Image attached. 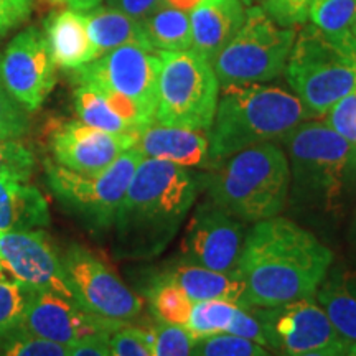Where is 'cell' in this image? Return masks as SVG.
Instances as JSON below:
<instances>
[{
	"label": "cell",
	"mask_w": 356,
	"mask_h": 356,
	"mask_svg": "<svg viewBox=\"0 0 356 356\" xmlns=\"http://www.w3.org/2000/svg\"><path fill=\"white\" fill-rule=\"evenodd\" d=\"M333 252L312 231L284 216L254 222L244 238L236 274L246 307H275L315 296Z\"/></svg>",
	"instance_id": "6da1fadb"
},
{
	"label": "cell",
	"mask_w": 356,
	"mask_h": 356,
	"mask_svg": "<svg viewBox=\"0 0 356 356\" xmlns=\"http://www.w3.org/2000/svg\"><path fill=\"white\" fill-rule=\"evenodd\" d=\"M198 190L188 168L142 159L113 225L121 256L147 259L162 254L193 208Z\"/></svg>",
	"instance_id": "7a4b0ae2"
},
{
	"label": "cell",
	"mask_w": 356,
	"mask_h": 356,
	"mask_svg": "<svg viewBox=\"0 0 356 356\" xmlns=\"http://www.w3.org/2000/svg\"><path fill=\"white\" fill-rule=\"evenodd\" d=\"M208 131L213 165L248 147L282 140L312 114L299 97L279 86L246 84L221 88Z\"/></svg>",
	"instance_id": "3957f363"
},
{
	"label": "cell",
	"mask_w": 356,
	"mask_h": 356,
	"mask_svg": "<svg viewBox=\"0 0 356 356\" xmlns=\"http://www.w3.org/2000/svg\"><path fill=\"white\" fill-rule=\"evenodd\" d=\"M208 200L244 222L277 216L289 203L291 170L275 142L239 150L204 177Z\"/></svg>",
	"instance_id": "277c9868"
},
{
	"label": "cell",
	"mask_w": 356,
	"mask_h": 356,
	"mask_svg": "<svg viewBox=\"0 0 356 356\" xmlns=\"http://www.w3.org/2000/svg\"><path fill=\"white\" fill-rule=\"evenodd\" d=\"M282 140L291 170L289 202L304 210L335 211L345 193V168L355 145L325 121H304Z\"/></svg>",
	"instance_id": "5b68a950"
},
{
	"label": "cell",
	"mask_w": 356,
	"mask_h": 356,
	"mask_svg": "<svg viewBox=\"0 0 356 356\" xmlns=\"http://www.w3.org/2000/svg\"><path fill=\"white\" fill-rule=\"evenodd\" d=\"M284 73L312 118H322L356 91V60L314 25L296 35Z\"/></svg>",
	"instance_id": "8992f818"
},
{
	"label": "cell",
	"mask_w": 356,
	"mask_h": 356,
	"mask_svg": "<svg viewBox=\"0 0 356 356\" xmlns=\"http://www.w3.org/2000/svg\"><path fill=\"white\" fill-rule=\"evenodd\" d=\"M154 121L163 126L210 131L220 81L210 61L191 50L160 51Z\"/></svg>",
	"instance_id": "52a82bcc"
},
{
	"label": "cell",
	"mask_w": 356,
	"mask_h": 356,
	"mask_svg": "<svg viewBox=\"0 0 356 356\" xmlns=\"http://www.w3.org/2000/svg\"><path fill=\"white\" fill-rule=\"evenodd\" d=\"M296 29L282 26L259 6H249L246 20L211 61L221 88L273 81L286 71Z\"/></svg>",
	"instance_id": "ba28073f"
},
{
	"label": "cell",
	"mask_w": 356,
	"mask_h": 356,
	"mask_svg": "<svg viewBox=\"0 0 356 356\" xmlns=\"http://www.w3.org/2000/svg\"><path fill=\"white\" fill-rule=\"evenodd\" d=\"M144 155L132 147L119 155L113 165L95 175L47 162L44 177L53 195L71 215L78 216L89 228L106 229L114 225L115 213Z\"/></svg>",
	"instance_id": "9c48e42d"
},
{
	"label": "cell",
	"mask_w": 356,
	"mask_h": 356,
	"mask_svg": "<svg viewBox=\"0 0 356 356\" xmlns=\"http://www.w3.org/2000/svg\"><path fill=\"white\" fill-rule=\"evenodd\" d=\"M61 262L74 300L89 314L122 325L142 314L140 297L86 248H68Z\"/></svg>",
	"instance_id": "30bf717a"
},
{
	"label": "cell",
	"mask_w": 356,
	"mask_h": 356,
	"mask_svg": "<svg viewBox=\"0 0 356 356\" xmlns=\"http://www.w3.org/2000/svg\"><path fill=\"white\" fill-rule=\"evenodd\" d=\"M264 328L267 350L280 356H296L309 351L345 346L315 296L275 307H251Z\"/></svg>",
	"instance_id": "8fae6325"
},
{
	"label": "cell",
	"mask_w": 356,
	"mask_h": 356,
	"mask_svg": "<svg viewBox=\"0 0 356 356\" xmlns=\"http://www.w3.org/2000/svg\"><path fill=\"white\" fill-rule=\"evenodd\" d=\"M73 71L78 84H91L131 97L154 119L160 71L159 53L139 44H126Z\"/></svg>",
	"instance_id": "7c38bea8"
},
{
	"label": "cell",
	"mask_w": 356,
	"mask_h": 356,
	"mask_svg": "<svg viewBox=\"0 0 356 356\" xmlns=\"http://www.w3.org/2000/svg\"><path fill=\"white\" fill-rule=\"evenodd\" d=\"M246 233L244 221L207 200L190 218L180 259L220 273H236Z\"/></svg>",
	"instance_id": "4fadbf2b"
},
{
	"label": "cell",
	"mask_w": 356,
	"mask_h": 356,
	"mask_svg": "<svg viewBox=\"0 0 356 356\" xmlns=\"http://www.w3.org/2000/svg\"><path fill=\"white\" fill-rule=\"evenodd\" d=\"M55 66L44 35L29 29L12 40L0 58V84L33 113L55 88Z\"/></svg>",
	"instance_id": "5bb4252c"
},
{
	"label": "cell",
	"mask_w": 356,
	"mask_h": 356,
	"mask_svg": "<svg viewBox=\"0 0 356 356\" xmlns=\"http://www.w3.org/2000/svg\"><path fill=\"white\" fill-rule=\"evenodd\" d=\"M121 327L122 323L89 314L70 297L30 291L19 332L71 346L89 337H111Z\"/></svg>",
	"instance_id": "9a60e30c"
},
{
	"label": "cell",
	"mask_w": 356,
	"mask_h": 356,
	"mask_svg": "<svg viewBox=\"0 0 356 356\" xmlns=\"http://www.w3.org/2000/svg\"><path fill=\"white\" fill-rule=\"evenodd\" d=\"M0 261L22 287L32 292H55L74 299L61 256L44 231L0 233Z\"/></svg>",
	"instance_id": "2e32d148"
},
{
	"label": "cell",
	"mask_w": 356,
	"mask_h": 356,
	"mask_svg": "<svg viewBox=\"0 0 356 356\" xmlns=\"http://www.w3.org/2000/svg\"><path fill=\"white\" fill-rule=\"evenodd\" d=\"M134 144L136 137L101 131L81 121L61 124L50 139L53 157L58 165L86 175L106 170L119 155L132 149Z\"/></svg>",
	"instance_id": "e0dca14e"
},
{
	"label": "cell",
	"mask_w": 356,
	"mask_h": 356,
	"mask_svg": "<svg viewBox=\"0 0 356 356\" xmlns=\"http://www.w3.org/2000/svg\"><path fill=\"white\" fill-rule=\"evenodd\" d=\"M134 149L145 159L165 160L184 168H215L208 131L163 126L154 121L137 134Z\"/></svg>",
	"instance_id": "ac0fdd59"
},
{
	"label": "cell",
	"mask_w": 356,
	"mask_h": 356,
	"mask_svg": "<svg viewBox=\"0 0 356 356\" xmlns=\"http://www.w3.org/2000/svg\"><path fill=\"white\" fill-rule=\"evenodd\" d=\"M246 10L241 0H216L193 8L190 12V50L211 63L243 26Z\"/></svg>",
	"instance_id": "d6986e66"
},
{
	"label": "cell",
	"mask_w": 356,
	"mask_h": 356,
	"mask_svg": "<svg viewBox=\"0 0 356 356\" xmlns=\"http://www.w3.org/2000/svg\"><path fill=\"white\" fill-rule=\"evenodd\" d=\"M44 38L53 61L63 70H76L97 58L83 12L66 8L53 13L44 24Z\"/></svg>",
	"instance_id": "ffe728a7"
},
{
	"label": "cell",
	"mask_w": 356,
	"mask_h": 356,
	"mask_svg": "<svg viewBox=\"0 0 356 356\" xmlns=\"http://www.w3.org/2000/svg\"><path fill=\"white\" fill-rule=\"evenodd\" d=\"M50 225L48 203L38 188L0 175V233L30 231Z\"/></svg>",
	"instance_id": "44dd1931"
},
{
	"label": "cell",
	"mask_w": 356,
	"mask_h": 356,
	"mask_svg": "<svg viewBox=\"0 0 356 356\" xmlns=\"http://www.w3.org/2000/svg\"><path fill=\"white\" fill-rule=\"evenodd\" d=\"M193 302L228 300L244 305V287L236 273H220L178 259L162 273Z\"/></svg>",
	"instance_id": "7402d4cb"
},
{
	"label": "cell",
	"mask_w": 356,
	"mask_h": 356,
	"mask_svg": "<svg viewBox=\"0 0 356 356\" xmlns=\"http://www.w3.org/2000/svg\"><path fill=\"white\" fill-rule=\"evenodd\" d=\"M315 299L325 310L343 340L356 341V270L335 267L328 270L315 292Z\"/></svg>",
	"instance_id": "603a6c76"
},
{
	"label": "cell",
	"mask_w": 356,
	"mask_h": 356,
	"mask_svg": "<svg viewBox=\"0 0 356 356\" xmlns=\"http://www.w3.org/2000/svg\"><path fill=\"white\" fill-rule=\"evenodd\" d=\"M83 13L86 17L88 33L95 44L97 58L126 44H139L150 50L142 33L140 20L132 19L115 8L99 6Z\"/></svg>",
	"instance_id": "cb8c5ba5"
},
{
	"label": "cell",
	"mask_w": 356,
	"mask_h": 356,
	"mask_svg": "<svg viewBox=\"0 0 356 356\" xmlns=\"http://www.w3.org/2000/svg\"><path fill=\"white\" fill-rule=\"evenodd\" d=\"M147 47L155 53L184 51L191 47L190 13L163 3L140 20Z\"/></svg>",
	"instance_id": "d4e9b609"
},
{
	"label": "cell",
	"mask_w": 356,
	"mask_h": 356,
	"mask_svg": "<svg viewBox=\"0 0 356 356\" xmlns=\"http://www.w3.org/2000/svg\"><path fill=\"white\" fill-rule=\"evenodd\" d=\"M309 19L325 37L356 60L351 29L356 22V0H314Z\"/></svg>",
	"instance_id": "484cf974"
},
{
	"label": "cell",
	"mask_w": 356,
	"mask_h": 356,
	"mask_svg": "<svg viewBox=\"0 0 356 356\" xmlns=\"http://www.w3.org/2000/svg\"><path fill=\"white\" fill-rule=\"evenodd\" d=\"M74 109L79 121L88 126L119 136L137 137V132L111 108L101 89L91 84H78L74 89Z\"/></svg>",
	"instance_id": "4316f807"
},
{
	"label": "cell",
	"mask_w": 356,
	"mask_h": 356,
	"mask_svg": "<svg viewBox=\"0 0 356 356\" xmlns=\"http://www.w3.org/2000/svg\"><path fill=\"white\" fill-rule=\"evenodd\" d=\"M147 300L157 322L185 328L193 300L167 275L160 273L150 280L147 289Z\"/></svg>",
	"instance_id": "83f0119b"
},
{
	"label": "cell",
	"mask_w": 356,
	"mask_h": 356,
	"mask_svg": "<svg viewBox=\"0 0 356 356\" xmlns=\"http://www.w3.org/2000/svg\"><path fill=\"white\" fill-rule=\"evenodd\" d=\"M238 307V304L228 300L193 302L185 330L190 333L195 341L228 333Z\"/></svg>",
	"instance_id": "f1b7e54d"
},
{
	"label": "cell",
	"mask_w": 356,
	"mask_h": 356,
	"mask_svg": "<svg viewBox=\"0 0 356 356\" xmlns=\"http://www.w3.org/2000/svg\"><path fill=\"white\" fill-rule=\"evenodd\" d=\"M30 291L17 282H0V341L20 330Z\"/></svg>",
	"instance_id": "f546056e"
},
{
	"label": "cell",
	"mask_w": 356,
	"mask_h": 356,
	"mask_svg": "<svg viewBox=\"0 0 356 356\" xmlns=\"http://www.w3.org/2000/svg\"><path fill=\"white\" fill-rule=\"evenodd\" d=\"M191 356H273L270 351L254 341L221 333L197 340Z\"/></svg>",
	"instance_id": "4dcf8cb0"
},
{
	"label": "cell",
	"mask_w": 356,
	"mask_h": 356,
	"mask_svg": "<svg viewBox=\"0 0 356 356\" xmlns=\"http://www.w3.org/2000/svg\"><path fill=\"white\" fill-rule=\"evenodd\" d=\"M68 346L24 332H15L0 341V356H68Z\"/></svg>",
	"instance_id": "1f68e13d"
},
{
	"label": "cell",
	"mask_w": 356,
	"mask_h": 356,
	"mask_svg": "<svg viewBox=\"0 0 356 356\" xmlns=\"http://www.w3.org/2000/svg\"><path fill=\"white\" fill-rule=\"evenodd\" d=\"M154 356H191L195 340L184 327L160 323L150 330Z\"/></svg>",
	"instance_id": "d6a6232c"
},
{
	"label": "cell",
	"mask_w": 356,
	"mask_h": 356,
	"mask_svg": "<svg viewBox=\"0 0 356 356\" xmlns=\"http://www.w3.org/2000/svg\"><path fill=\"white\" fill-rule=\"evenodd\" d=\"M35 155L22 140H0V175L29 181Z\"/></svg>",
	"instance_id": "836d02e7"
},
{
	"label": "cell",
	"mask_w": 356,
	"mask_h": 356,
	"mask_svg": "<svg viewBox=\"0 0 356 356\" xmlns=\"http://www.w3.org/2000/svg\"><path fill=\"white\" fill-rule=\"evenodd\" d=\"M29 129V111L0 84V140H20Z\"/></svg>",
	"instance_id": "e575fe53"
},
{
	"label": "cell",
	"mask_w": 356,
	"mask_h": 356,
	"mask_svg": "<svg viewBox=\"0 0 356 356\" xmlns=\"http://www.w3.org/2000/svg\"><path fill=\"white\" fill-rule=\"evenodd\" d=\"M109 348L113 356H154L150 332L129 325H122L109 337Z\"/></svg>",
	"instance_id": "d590c367"
},
{
	"label": "cell",
	"mask_w": 356,
	"mask_h": 356,
	"mask_svg": "<svg viewBox=\"0 0 356 356\" xmlns=\"http://www.w3.org/2000/svg\"><path fill=\"white\" fill-rule=\"evenodd\" d=\"M262 8L282 26L305 24L314 0H261Z\"/></svg>",
	"instance_id": "8d00e7d4"
},
{
	"label": "cell",
	"mask_w": 356,
	"mask_h": 356,
	"mask_svg": "<svg viewBox=\"0 0 356 356\" xmlns=\"http://www.w3.org/2000/svg\"><path fill=\"white\" fill-rule=\"evenodd\" d=\"M323 118L333 131L356 145V91L338 101Z\"/></svg>",
	"instance_id": "74e56055"
},
{
	"label": "cell",
	"mask_w": 356,
	"mask_h": 356,
	"mask_svg": "<svg viewBox=\"0 0 356 356\" xmlns=\"http://www.w3.org/2000/svg\"><path fill=\"white\" fill-rule=\"evenodd\" d=\"M228 335H234L244 338V340L254 341V343L262 345L264 348H267L264 328H262L259 318L256 317V314L252 312L251 307L239 305L238 309H236L233 322H231L228 328Z\"/></svg>",
	"instance_id": "f35d334b"
},
{
	"label": "cell",
	"mask_w": 356,
	"mask_h": 356,
	"mask_svg": "<svg viewBox=\"0 0 356 356\" xmlns=\"http://www.w3.org/2000/svg\"><path fill=\"white\" fill-rule=\"evenodd\" d=\"M32 13V0H0V35L15 29Z\"/></svg>",
	"instance_id": "ab89813d"
},
{
	"label": "cell",
	"mask_w": 356,
	"mask_h": 356,
	"mask_svg": "<svg viewBox=\"0 0 356 356\" xmlns=\"http://www.w3.org/2000/svg\"><path fill=\"white\" fill-rule=\"evenodd\" d=\"M106 3H108V7L126 13L132 19L142 20L167 2L165 0H106Z\"/></svg>",
	"instance_id": "60d3db41"
},
{
	"label": "cell",
	"mask_w": 356,
	"mask_h": 356,
	"mask_svg": "<svg viewBox=\"0 0 356 356\" xmlns=\"http://www.w3.org/2000/svg\"><path fill=\"white\" fill-rule=\"evenodd\" d=\"M68 348V356H113L109 348V337L84 338Z\"/></svg>",
	"instance_id": "b9f144b4"
},
{
	"label": "cell",
	"mask_w": 356,
	"mask_h": 356,
	"mask_svg": "<svg viewBox=\"0 0 356 356\" xmlns=\"http://www.w3.org/2000/svg\"><path fill=\"white\" fill-rule=\"evenodd\" d=\"M343 191L345 193L356 195V145L351 150L348 162H346L345 168V178H343Z\"/></svg>",
	"instance_id": "7bdbcfd3"
},
{
	"label": "cell",
	"mask_w": 356,
	"mask_h": 356,
	"mask_svg": "<svg viewBox=\"0 0 356 356\" xmlns=\"http://www.w3.org/2000/svg\"><path fill=\"white\" fill-rule=\"evenodd\" d=\"M56 2L66 3V6H70V8H73V10L88 12L91 10V8L99 6L102 0H56Z\"/></svg>",
	"instance_id": "ee69618b"
},
{
	"label": "cell",
	"mask_w": 356,
	"mask_h": 356,
	"mask_svg": "<svg viewBox=\"0 0 356 356\" xmlns=\"http://www.w3.org/2000/svg\"><path fill=\"white\" fill-rule=\"evenodd\" d=\"M168 6H173L180 10L185 12H191L193 8H197L198 6H204V3H211L215 0H165Z\"/></svg>",
	"instance_id": "f6af8a7d"
},
{
	"label": "cell",
	"mask_w": 356,
	"mask_h": 356,
	"mask_svg": "<svg viewBox=\"0 0 356 356\" xmlns=\"http://www.w3.org/2000/svg\"><path fill=\"white\" fill-rule=\"evenodd\" d=\"M348 345L345 346H332V348H323V350H315L309 351V353H302L296 356H343V351Z\"/></svg>",
	"instance_id": "bcb514c9"
},
{
	"label": "cell",
	"mask_w": 356,
	"mask_h": 356,
	"mask_svg": "<svg viewBox=\"0 0 356 356\" xmlns=\"http://www.w3.org/2000/svg\"><path fill=\"white\" fill-rule=\"evenodd\" d=\"M0 282H15L13 275L10 274V270L7 269V266L0 261Z\"/></svg>",
	"instance_id": "7dc6e473"
},
{
	"label": "cell",
	"mask_w": 356,
	"mask_h": 356,
	"mask_svg": "<svg viewBox=\"0 0 356 356\" xmlns=\"http://www.w3.org/2000/svg\"><path fill=\"white\" fill-rule=\"evenodd\" d=\"M348 238H350V243L353 244V246L356 248V208H355V211H353V216H351Z\"/></svg>",
	"instance_id": "c3c4849f"
},
{
	"label": "cell",
	"mask_w": 356,
	"mask_h": 356,
	"mask_svg": "<svg viewBox=\"0 0 356 356\" xmlns=\"http://www.w3.org/2000/svg\"><path fill=\"white\" fill-rule=\"evenodd\" d=\"M343 356H356V341L355 343H348L343 351Z\"/></svg>",
	"instance_id": "681fc988"
},
{
	"label": "cell",
	"mask_w": 356,
	"mask_h": 356,
	"mask_svg": "<svg viewBox=\"0 0 356 356\" xmlns=\"http://www.w3.org/2000/svg\"><path fill=\"white\" fill-rule=\"evenodd\" d=\"M351 37H353V40H355V43H356V22H355L353 29H351Z\"/></svg>",
	"instance_id": "f907efd6"
},
{
	"label": "cell",
	"mask_w": 356,
	"mask_h": 356,
	"mask_svg": "<svg viewBox=\"0 0 356 356\" xmlns=\"http://www.w3.org/2000/svg\"><path fill=\"white\" fill-rule=\"evenodd\" d=\"M241 2H243V3H246V6H251L252 0H241Z\"/></svg>",
	"instance_id": "816d5d0a"
},
{
	"label": "cell",
	"mask_w": 356,
	"mask_h": 356,
	"mask_svg": "<svg viewBox=\"0 0 356 356\" xmlns=\"http://www.w3.org/2000/svg\"><path fill=\"white\" fill-rule=\"evenodd\" d=\"M215 2H216V0H215Z\"/></svg>",
	"instance_id": "f5cc1de1"
}]
</instances>
